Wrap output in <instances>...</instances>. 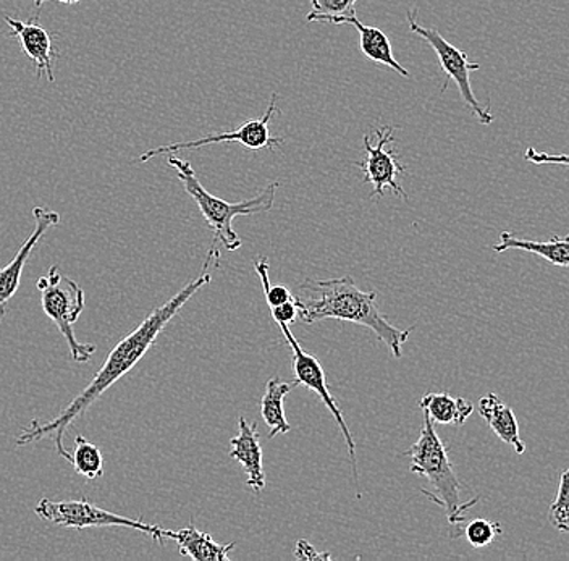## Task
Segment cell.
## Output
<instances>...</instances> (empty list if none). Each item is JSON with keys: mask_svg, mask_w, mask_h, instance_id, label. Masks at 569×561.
Wrapping results in <instances>:
<instances>
[{"mask_svg": "<svg viewBox=\"0 0 569 561\" xmlns=\"http://www.w3.org/2000/svg\"><path fill=\"white\" fill-rule=\"evenodd\" d=\"M166 539H172L177 542L180 555L196 561H229L230 552L237 543L229 545H220L213 541L212 535L208 532L199 531L193 521L188 528L180 531H167Z\"/></svg>", "mask_w": 569, "mask_h": 561, "instance_id": "obj_15", "label": "cell"}, {"mask_svg": "<svg viewBox=\"0 0 569 561\" xmlns=\"http://www.w3.org/2000/svg\"><path fill=\"white\" fill-rule=\"evenodd\" d=\"M6 21L10 27V37H16L20 41L24 56L33 62L36 74L39 78L46 74L53 83L56 77H53L52 57L56 54H53L52 39L48 31L39 24L24 23L12 17H6Z\"/></svg>", "mask_w": 569, "mask_h": 561, "instance_id": "obj_14", "label": "cell"}, {"mask_svg": "<svg viewBox=\"0 0 569 561\" xmlns=\"http://www.w3.org/2000/svg\"><path fill=\"white\" fill-rule=\"evenodd\" d=\"M549 521L557 531L569 534V470L561 472L557 499L549 508Z\"/></svg>", "mask_w": 569, "mask_h": 561, "instance_id": "obj_21", "label": "cell"}, {"mask_svg": "<svg viewBox=\"0 0 569 561\" xmlns=\"http://www.w3.org/2000/svg\"><path fill=\"white\" fill-rule=\"evenodd\" d=\"M169 166L177 170L178 180L183 183L184 191L193 198L199 211L204 216L209 229L213 232V244L220 243L227 251H237L241 248V240L233 230V219L240 216H254L269 212L276 204V193L279 183L267 184L258 197L241 202H227L212 197L201 181L196 177L190 162L170 156Z\"/></svg>", "mask_w": 569, "mask_h": 561, "instance_id": "obj_4", "label": "cell"}, {"mask_svg": "<svg viewBox=\"0 0 569 561\" xmlns=\"http://www.w3.org/2000/svg\"><path fill=\"white\" fill-rule=\"evenodd\" d=\"M272 312L273 321L277 324L291 325L300 319V309H298L297 297L293 300L287 301V303L280 304V307L270 308Z\"/></svg>", "mask_w": 569, "mask_h": 561, "instance_id": "obj_24", "label": "cell"}, {"mask_svg": "<svg viewBox=\"0 0 569 561\" xmlns=\"http://www.w3.org/2000/svg\"><path fill=\"white\" fill-rule=\"evenodd\" d=\"M416 16H418V10H408L407 19L409 31L425 39L427 44L433 49L443 73L447 74L448 80L457 84L462 101H465L468 109L478 117L479 123L490 126V123L493 122V113L490 112V106L480 104L478 98L475 96V91H472L471 80H469L471 72H478V70H480L479 63L469 62L468 54L455 48L453 44H450L436 28L421 27V24L416 21Z\"/></svg>", "mask_w": 569, "mask_h": 561, "instance_id": "obj_7", "label": "cell"}, {"mask_svg": "<svg viewBox=\"0 0 569 561\" xmlns=\"http://www.w3.org/2000/svg\"><path fill=\"white\" fill-rule=\"evenodd\" d=\"M306 20L323 21V23L330 24H351L359 33V48H361L362 54L368 57L369 60H372V62L389 67V69L401 74V77L409 78L408 70L395 59L389 37H387L382 30H379V28L368 27V24L361 23L358 17H356L355 10L338 17H327L311 12L306 17Z\"/></svg>", "mask_w": 569, "mask_h": 561, "instance_id": "obj_12", "label": "cell"}, {"mask_svg": "<svg viewBox=\"0 0 569 561\" xmlns=\"http://www.w3.org/2000/svg\"><path fill=\"white\" fill-rule=\"evenodd\" d=\"M297 387H300L297 381L284 382L279 378L267 381L266 392L261 399V414L267 428H269V439L288 434L291 431V425L288 424L287 418H284L283 401L288 393Z\"/></svg>", "mask_w": 569, "mask_h": 561, "instance_id": "obj_18", "label": "cell"}, {"mask_svg": "<svg viewBox=\"0 0 569 561\" xmlns=\"http://www.w3.org/2000/svg\"><path fill=\"white\" fill-rule=\"evenodd\" d=\"M276 112L277 94L273 92L264 116L259 117V119L248 120L247 123H243L237 130L226 131V133L206 134V137L199 138V140L187 141V143L183 141V143L159 146V148L149 149V151L141 156L140 162H148L151 159L158 158V156L173 154V152L184 151V149H199L219 143H240L249 149V151H259V149H270L272 151L273 148L282 146L284 141L283 138L270 134L269 123Z\"/></svg>", "mask_w": 569, "mask_h": 561, "instance_id": "obj_9", "label": "cell"}, {"mask_svg": "<svg viewBox=\"0 0 569 561\" xmlns=\"http://www.w3.org/2000/svg\"><path fill=\"white\" fill-rule=\"evenodd\" d=\"M41 291V304L46 315L57 325L69 344L70 358L74 362H88L98 348L78 342L73 325L84 311V291L70 277L63 276L57 266L36 283Z\"/></svg>", "mask_w": 569, "mask_h": 561, "instance_id": "obj_5", "label": "cell"}, {"mask_svg": "<svg viewBox=\"0 0 569 561\" xmlns=\"http://www.w3.org/2000/svg\"><path fill=\"white\" fill-rule=\"evenodd\" d=\"M501 532H503V529H501L500 523L483 520V518H476V520L468 521V524L465 525L466 541L475 549H483V547L490 545L498 535H501Z\"/></svg>", "mask_w": 569, "mask_h": 561, "instance_id": "obj_22", "label": "cell"}, {"mask_svg": "<svg viewBox=\"0 0 569 561\" xmlns=\"http://www.w3.org/2000/svg\"><path fill=\"white\" fill-rule=\"evenodd\" d=\"M293 555L297 560H332V555H330V553L318 552V550H316L311 543L305 541V539H301V541L297 542Z\"/></svg>", "mask_w": 569, "mask_h": 561, "instance_id": "obj_26", "label": "cell"}, {"mask_svg": "<svg viewBox=\"0 0 569 561\" xmlns=\"http://www.w3.org/2000/svg\"><path fill=\"white\" fill-rule=\"evenodd\" d=\"M230 458L241 463L247 472V484L252 492L259 493L266 488L264 464H262V445L258 424H249L247 419H238V434L230 440Z\"/></svg>", "mask_w": 569, "mask_h": 561, "instance_id": "obj_13", "label": "cell"}, {"mask_svg": "<svg viewBox=\"0 0 569 561\" xmlns=\"http://www.w3.org/2000/svg\"><path fill=\"white\" fill-rule=\"evenodd\" d=\"M525 159L528 162L537 163V166L550 163V166L569 167V154H549V152L536 151L533 148L526 149Z\"/></svg>", "mask_w": 569, "mask_h": 561, "instance_id": "obj_25", "label": "cell"}, {"mask_svg": "<svg viewBox=\"0 0 569 561\" xmlns=\"http://www.w3.org/2000/svg\"><path fill=\"white\" fill-rule=\"evenodd\" d=\"M70 463L77 474L83 475L89 481H96L104 474V454L98 445L89 442L83 435L74 437Z\"/></svg>", "mask_w": 569, "mask_h": 561, "instance_id": "obj_20", "label": "cell"}, {"mask_svg": "<svg viewBox=\"0 0 569 561\" xmlns=\"http://www.w3.org/2000/svg\"><path fill=\"white\" fill-rule=\"evenodd\" d=\"M46 2H51V0H34L36 9L41 10V7L44 6ZM52 2L66 3V6H74V3L81 2V0H52Z\"/></svg>", "mask_w": 569, "mask_h": 561, "instance_id": "obj_27", "label": "cell"}, {"mask_svg": "<svg viewBox=\"0 0 569 561\" xmlns=\"http://www.w3.org/2000/svg\"><path fill=\"white\" fill-rule=\"evenodd\" d=\"M478 410L480 418L489 424L493 434L501 442L513 447L516 454H525L526 445L521 435H519L518 421H516L513 410L508 404L498 399L496 393H487L486 397L479 400Z\"/></svg>", "mask_w": 569, "mask_h": 561, "instance_id": "obj_16", "label": "cell"}, {"mask_svg": "<svg viewBox=\"0 0 569 561\" xmlns=\"http://www.w3.org/2000/svg\"><path fill=\"white\" fill-rule=\"evenodd\" d=\"M492 248L496 253L510 250L526 251V253L540 256L551 266L569 268V236L565 238L555 236L549 241H533L515 237L510 232H501L500 241Z\"/></svg>", "mask_w": 569, "mask_h": 561, "instance_id": "obj_17", "label": "cell"}, {"mask_svg": "<svg viewBox=\"0 0 569 561\" xmlns=\"http://www.w3.org/2000/svg\"><path fill=\"white\" fill-rule=\"evenodd\" d=\"M211 273L208 269H202L198 279L191 280L187 287H183L177 294H173L167 303L154 309L144 321L141 322L133 332L128 333L124 339L113 347L109 357L96 372L92 381L88 383L83 392L78 393L73 401L59 414L49 422H39L38 419L31 421L30 428L23 429L21 434L17 437V447L30 445L38 440L52 437L53 447L60 457L66 458L70 463L71 453L63 445L67 431L77 419L83 417L84 413L96 403L102 395L113 385L124 378L134 365L144 358V354L151 350L162 330L173 318L181 311V308L198 293L202 287L211 283Z\"/></svg>", "mask_w": 569, "mask_h": 561, "instance_id": "obj_1", "label": "cell"}, {"mask_svg": "<svg viewBox=\"0 0 569 561\" xmlns=\"http://www.w3.org/2000/svg\"><path fill=\"white\" fill-rule=\"evenodd\" d=\"M422 413H425V422H422L418 442L405 452V457L411 460L409 470L429 479L436 493L425 492L426 495L440 507H445L448 523L461 525L466 523V513L478 505L479 499L476 497L469 502H461V482L448 458L447 447L437 434L436 424L427 411Z\"/></svg>", "mask_w": 569, "mask_h": 561, "instance_id": "obj_3", "label": "cell"}, {"mask_svg": "<svg viewBox=\"0 0 569 561\" xmlns=\"http://www.w3.org/2000/svg\"><path fill=\"white\" fill-rule=\"evenodd\" d=\"M300 290L305 297H297V303L305 324L337 319L366 327L387 344L391 357L400 360L401 347L408 342L415 327L401 330L391 325L377 308V291L358 289L351 276L327 280L306 279Z\"/></svg>", "mask_w": 569, "mask_h": 561, "instance_id": "obj_2", "label": "cell"}, {"mask_svg": "<svg viewBox=\"0 0 569 561\" xmlns=\"http://www.w3.org/2000/svg\"><path fill=\"white\" fill-rule=\"evenodd\" d=\"M34 513L42 520L63 525V528H127L151 535L160 545H163V541H166V529L144 523L142 520H131L122 514L112 513V511L88 502L87 499L63 500V502L42 499L36 505Z\"/></svg>", "mask_w": 569, "mask_h": 561, "instance_id": "obj_6", "label": "cell"}, {"mask_svg": "<svg viewBox=\"0 0 569 561\" xmlns=\"http://www.w3.org/2000/svg\"><path fill=\"white\" fill-rule=\"evenodd\" d=\"M312 6V12L320 16L338 17L355 10V3L358 0H309Z\"/></svg>", "mask_w": 569, "mask_h": 561, "instance_id": "obj_23", "label": "cell"}, {"mask_svg": "<svg viewBox=\"0 0 569 561\" xmlns=\"http://www.w3.org/2000/svg\"><path fill=\"white\" fill-rule=\"evenodd\" d=\"M418 408L427 411L433 424L462 425L475 413V404L466 399H453L448 393H427L418 401Z\"/></svg>", "mask_w": 569, "mask_h": 561, "instance_id": "obj_19", "label": "cell"}, {"mask_svg": "<svg viewBox=\"0 0 569 561\" xmlns=\"http://www.w3.org/2000/svg\"><path fill=\"white\" fill-rule=\"evenodd\" d=\"M395 127L377 128L376 143L372 144L371 137L365 134L362 144H365L366 159L362 162H356V166L365 173V183L372 184L371 198H383L386 190L393 191L400 200H408L407 191L398 183V177L407 172L397 158V151L391 148L395 141Z\"/></svg>", "mask_w": 569, "mask_h": 561, "instance_id": "obj_8", "label": "cell"}, {"mask_svg": "<svg viewBox=\"0 0 569 561\" xmlns=\"http://www.w3.org/2000/svg\"><path fill=\"white\" fill-rule=\"evenodd\" d=\"M33 218L36 220L33 233L24 240L20 250L13 256L12 261L6 268L0 269V319L6 315L7 304H9V301L16 297L18 289H20L21 277H23L24 268H27L28 261H30V256L33 253L36 244L41 241V238L46 236L49 229L59 226L60 222V216L48 208H34Z\"/></svg>", "mask_w": 569, "mask_h": 561, "instance_id": "obj_11", "label": "cell"}, {"mask_svg": "<svg viewBox=\"0 0 569 561\" xmlns=\"http://www.w3.org/2000/svg\"><path fill=\"white\" fill-rule=\"evenodd\" d=\"M279 327L280 330H282L284 340H287L291 351H293L291 364H293L295 381L300 383V385H305L306 389L311 390V392H315L316 395L322 400V403L326 404L327 410L332 413L333 419L337 421L338 429H340L341 435H343L345 442H347L348 453H350L351 464H353L356 485H358V458H356L353 434H351L350 428H348L347 421H345L343 413H341L340 407H338L336 397L330 393L329 385H327L326 371H323L322 364H320L315 354L306 353L305 348L301 347L300 342H298L293 333H291L290 325L279 324Z\"/></svg>", "mask_w": 569, "mask_h": 561, "instance_id": "obj_10", "label": "cell"}]
</instances>
